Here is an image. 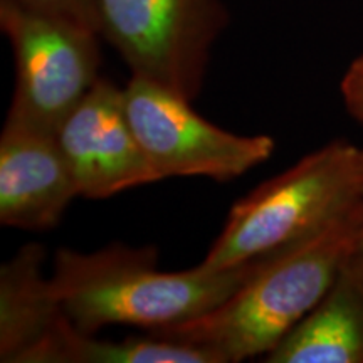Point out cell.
<instances>
[{"mask_svg": "<svg viewBox=\"0 0 363 363\" xmlns=\"http://www.w3.org/2000/svg\"><path fill=\"white\" fill-rule=\"evenodd\" d=\"M269 256L224 271L197 266L163 272L157 267V247L113 244L88 254L62 247L54 257L51 283L66 316L83 333L94 335L108 325L140 326L150 333L216 310Z\"/></svg>", "mask_w": 363, "mask_h": 363, "instance_id": "1", "label": "cell"}, {"mask_svg": "<svg viewBox=\"0 0 363 363\" xmlns=\"http://www.w3.org/2000/svg\"><path fill=\"white\" fill-rule=\"evenodd\" d=\"M362 227L363 197L310 238L271 254L216 310L148 335L201 348L219 363L266 357L325 298Z\"/></svg>", "mask_w": 363, "mask_h": 363, "instance_id": "2", "label": "cell"}, {"mask_svg": "<svg viewBox=\"0 0 363 363\" xmlns=\"http://www.w3.org/2000/svg\"><path fill=\"white\" fill-rule=\"evenodd\" d=\"M363 197V147L325 145L234 203L201 262L224 271L310 238Z\"/></svg>", "mask_w": 363, "mask_h": 363, "instance_id": "3", "label": "cell"}, {"mask_svg": "<svg viewBox=\"0 0 363 363\" xmlns=\"http://www.w3.org/2000/svg\"><path fill=\"white\" fill-rule=\"evenodd\" d=\"M98 35L131 76L165 86L189 101L201 93L208 56L229 13L220 0H93Z\"/></svg>", "mask_w": 363, "mask_h": 363, "instance_id": "4", "label": "cell"}, {"mask_svg": "<svg viewBox=\"0 0 363 363\" xmlns=\"http://www.w3.org/2000/svg\"><path fill=\"white\" fill-rule=\"evenodd\" d=\"M0 26L16 57V93L7 120L57 133L98 83V34L16 0H0Z\"/></svg>", "mask_w": 363, "mask_h": 363, "instance_id": "5", "label": "cell"}, {"mask_svg": "<svg viewBox=\"0 0 363 363\" xmlns=\"http://www.w3.org/2000/svg\"><path fill=\"white\" fill-rule=\"evenodd\" d=\"M123 98L131 128L162 180L197 175L229 182L274 152L271 136L222 130L197 115L192 101L140 76H131Z\"/></svg>", "mask_w": 363, "mask_h": 363, "instance_id": "6", "label": "cell"}, {"mask_svg": "<svg viewBox=\"0 0 363 363\" xmlns=\"http://www.w3.org/2000/svg\"><path fill=\"white\" fill-rule=\"evenodd\" d=\"M56 136L79 197L108 199L162 180L131 128L123 89L110 81L98 79Z\"/></svg>", "mask_w": 363, "mask_h": 363, "instance_id": "7", "label": "cell"}, {"mask_svg": "<svg viewBox=\"0 0 363 363\" xmlns=\"http://www.w3.org/2000/svg\"><path fill=\"white\" fill-rule=\"evenodd\" d=\"M76 197V182L56 133L6 118L0 136V224L52 229Z\"/></svg>", "mask_w": 363, "mask_h": 363, "instance_id": "8", "label": "cell"}, {"mask_svg": "<svg viewBox=\"0 0 363 363\" xmlns=\"http://www.w3.org/2000/svg\"><path fill=\"white\" fill-rule=\"evenodd\" d=\"M44 249L27 244L0 267V362L54 363L72 326L43 274Z\"/></svg>", "mask_w": 363, "mask_h": 363, "instance_id": "9", "label": "cell"}, {"mask_svg": "<svg viewBox=\"0 0 363 363\" xmlns=\"http://www.w3.org/2000/svg\"><path fill=\"white\" fill-rule=\"evenodd\" d=\"M264 362L363 363V272L340 269L325 298Z\"/></svg>", "mask_w": 363, "mask_h": 363, "instance_id": "10", "label": "cell"}, {"mask_svg": "<svg viewBox=\"0 0 363 363\" xmlns=\"http://www.w3.org/2000/svg\"><path fill=\"white\" fill-rule=\"evenodd\" d=\"M61 363H219L206 350L148 335L120 342L98 340L74 328L62 348Z\"/></svg>", "mask_w": 363, "mask_h": 363, "instance_id": "11", "label": "cell"}, {"mask_svg": "<svg viewBox=\"0 0 363 363\" xmlns=\"http://www.w3.org/2000/svg\"><path fill=\"white\" fill-rule=\"evenodd\" d=\"M16 2L38 9V11L54 13V16L65 17V19H69L72 22H78V24L89 27L96 33L93 0H16Z\"/></svg>", "mask_w": 363, "mask_h": 363, "instance_id": "12", "label": "cell"}, {"mask_svg": "<svg viewBox=\"0 0 363 363\" xmlns=\"http://www.w3.org/2000/svg\"><path fill=\"white\" fill-rule=\"evenodd\" d=\"M340 89L345 108L355 120L363 123V56L357 57L345 72Z\"/></svg>", "mask_w": 363, "mask_h": 363, "instance_id": "13", "label": "cell"}, {"mask_svg": "<svg viewBox=\"0 0 363 363\" xmlns=\"http://www.w3.org/2000/svg\"><path fill=\"white\" fill-rule=\"evenodd\" d=\"M342 269L353 271V272H363V227L358 233L355 242L348 252L347 259H345Z\"/></svg>", "mask_w": 363, "mask_h": 363, "instance_id": "14", "label": "cell"}]
</instances>
